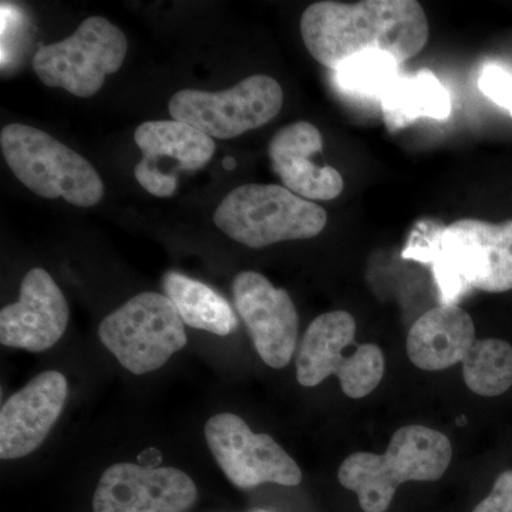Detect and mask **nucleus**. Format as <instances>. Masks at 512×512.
<instances>
[{
  "label": "nucleus",
  "mask_w": 512,
  "mask_h": 512,
  "mask_svg": "<svg viewBox=\"0 0 512 512\" xmlns=\"http://www.w3.org/2000/svg\"><path fill=\"white\" fill-rule=\"evenodd\" d=\"M301 35L313 59L336 70L349 57L373 50L406 62L424 49L430 30L414 0H325L303 12Z\"/></svg>",
  "instance_id": "f257e3e1"
},
{
  "label": "nucleus",
  "mask_w": 512,
  "mask_h": 512,
  "mask_svg": "<svg viewBox=\"0 0 512 512\" xmlns=\"http://www.w3.org/2000/svg\"><path fill=\"white\" fill-rule=\"evenodd\" d=\"M403 256L431 264L443 305H457L471 289L511 291L512 220L456 221L431 241L410 245Z\"/></svg>",
  "instance_id": "f03ea898"
},
{
  "label": "nucleus",
  "mask_w": 512,
  "mask_h": 512,
  "mask_svg": "<svg viewBox=\"0 0 512 512\" xmlns=\"http://www.w3.org/2000/svg\"><path fill=\"white\" fill-rule=\"evenodd\" d=\"M453 458L450 440L426 426H404L383 454H350L338 471L339 483L357 495L365 512H386L397 488L409 481H437Z\"/></svg>",
  "instance_id": "7ed1b4c3"
},
{
  "label": "nucleus",
  "mask_w": 512,
  "mask_h": 512,
  "mask_svg": "<svg viewBox=\"0 0 512 512\" xmlns=\"http://www.w3.org/2000/svg\"><path fill=\"white\" fill-rule=\"evenodd\" d=\"M0 147L15 177L39 197L82 208L103 198L104 184L93 165L39 128L9 124L0 133Z\"/></svg>",
  "instance_id": "20e7f679"
},
{
  "label": "nucleus",
  "mask_w": 512,
  "mask_h": 512,
  "mask_svg": "<svg viewBox=\"0 0 512 512\" xmlns=\"http://www.w3.org/2000/svg\"><path fill=\"white\" fill-rule=\"evenodd\" d=\"M214 222L229 238L259 249L316 237L325 229L328 214L281 185L247 184L221 201Z\"/></svg>",
  "instance_id": "39448f33"
},
{
  "label": "nucleus",
  "mask_w": 512,
  "mask_h": 512,
  "mask_svg": "<svg viewBox=\"0 0 512 512\" xmlns=\"http://www.w3.org/2000/svg\"><path fill=\"white\" fill-rule=\"evenodd\" d=\"M356 320L345 311L318 316L306 329L296 353V379L303 387H315L336 376L350 399L375 392L386 370L383 350L372 343L356 345Z\"/></svg>",
  "instance_id": "423d86ee"
},
{
  "label": "nucleus",
  "mask_w": 512,
  "mask_h": 512,
  "mask_svg": "<svg viewBox=\"0 0 512 512\" xmlns=\"http://www.w3.org/2000/svg\"><path fill=\"white\" fill-rule=\"evenodd\" d=\"M104 348L133 375L156 372L187 345L183 319L173 302L157 292H143L101 320Z\"/></svg>",
  "instance_id": "0eeeda50"
},
{
  "label": "nucleus",
  "mask_w": 512,
  "mask_h": 512,
  "mask_svg": "<svg viewBox=\"0 0 512 512\" xmlns=\"http://www.w3.org/2000/svg\"><path fill=\"white\" fill-rule=\"evenodd\" d=\"M127 50L123 30L106 18L92 16L67 39L40 47L33 70L46 86L86 99L100 92L107 74L120 70Z\"/></svg>",
  "instance_id": "6e6552de"
},
{
  "label": "nucleus",
  "mask_w": 512,
  "mask_h": 512,
  "mask_svg": "<svg viewBox=\"0 0 512 512\" xmlns=\"http://www.w3.org/2000/svg\"><path fill=\"white\" fill-rule=\"evenodd\" d=\"M282 104L281 84L265 74H254L224 92L181 90L171 97L168 110L175 121L211 138L229 140L274 120Z\"/></svg>",
  "instance_id": "1a4fd4ad"
},
{
  "label": "nucleus",
  "mask_w": 512,
  "mask_h": 512,
  "mask_svg": "<svg viewBox=\"0 0 512 512\" xmlns=\"http://www.w3.org/2000/svg\"><path fill=\"white\" fill-rule=\"evenodd\" d=\"M204 431L222 473L239 490L268 483L285 487L302 483L301 468L284 448L268 434L254 433L237 414H215Z\"/></svg>",
  "instance_id": "9d476101"
},
{
  "label": "nucleus",
  "mask_w": 512,
  "mask_h": 512,
  "mask_svg": "<svg viewBox=\"0 0 512 512\" xmlns=\"http://www.w3.org/2000/svg\"><path fill=\"white\" fill-rule=\"evenodd\" d=\"M197 500V485L178 468L117 463L100 477L93 512H188Z\"/></svg>",
  "instance_id": "9b49d317"
},
{
  "label": "nucleus",
  "mask_w": 512,
  "mask_h": 512,
  "mask_svg": "<svg viewBox=\"0 0 512 512\" xmlns=\"http://www.w3.org/2000/svg\"><path fill=\"white\" fill-rule=\"evenodd\" d=\"M235 308L265 365L284 369L298 346L299 316L289 293L264 275L239 272L232 282Z\"/></svg>",
  "instance_id": "f8f14e48"
},
{
  "label": "nucleus",
  "mask_w": 512,
  "mask_h": 512,
  "mask_svg": "<svg viewBox=\"0 0 512 512\" xmlns=\"http://www.w3.org/2000/svg\"><path fill=\"white\" fill-rule=\"evenodd\" d=\"M69 318V305L52 275L43 268L30 269L20 284L19 301L0 311V343L45 352L63 338Z\"/></svg>",
  "instance_id": "ddd939ff"
},
{
  "label": "nucleus",
  "mask_w": 512,
  "mask_h": 512,
  "mask_svg": "<svg viewBox=\"0 0 512 512\" xmlns=\"http://www.w3.org/2000/svg\"><path fill=\"white\" fill-rule=\"evenodd\" d=\"M69 384L60 372L33 377L0 410V458L18 460L42 446L66 404Z\"/></svg>",
  "instance_id": "4468645a"
},
{
  "label": "nucleus",
  "mask_w": 512,
  "mask_h": 512,
  "mask_svg": "<svg viewBox=\"0 0 512 512\" xmlns=\"http://www.w3.org/2000/svg\"><path fill=\"white\" fill-rule=\"evenodd\" d=\"M322 148V134L308 121L282 127L269 143L275 173L289 191L308 201L335 200L345 187L338 170L313 161Z\"/></svg>",
  "instance_id": "2eb2a0df"
},
{
  "label": "nucleus",
  "mask_w": 512,
  "mask_h": 512,
  "mask_svg": "<svg viewBox=\"0 0 512 512\" xmlns=\"http://www.w3.org/2000/svg\"><path fill=\"white\" fill-rule=\"evenodd\" d=\"M476 340L468 312L441 303L414 322L407 335V356L421 370L440 372L463 363Z\"/></svg>",
  "instance_id": "dca6fc26"
},
{
  "label": "nucleus",
  "mask_w": 512,
  "mask_h": 512,
  "mask_svg": "<svg viewBox=\"0 0 512 512\" xmlns=\"http://www.w3.org/2000/svg\"><path fill=\"white\" fill-rule=\"evenodd\" d=\"M134 141L143 160L137 167L158 170L163 161H174L177 171H197L214 157V140L197 128L175 120L146 121L137 127Z\"/></svg>",
  "instance_id": "f3484780"
},
{
  "label": "nucleus",
  "mask_w": 512,
  "mask_h": 512,
  "mask_svg": "<svg viewBox=\"0 0 512 512\" xmlns=\"http://www.w3.org/2000/svg\"><path fill=\"white\" fill-rule=\"evenodd\" d=\"M384 124L390 133L420 119L444 121L451 114V96L430 70L399 76L380 100Z\"/></svg>",
  "instance_id": "a211bd4d"
},
{
  "label": "nucleus",
  "mask_w": 512,
  "mask_h": 512,
  "mask_svg": "<svg viewBox=\"0 0 512 512\" xmlns=\"http://www.w3.org/2000/svg\"><path fill=\"white\" fill-rule=\"evenodd\" d=\"M163 288L184 325L217 336H228L238 329L234 309L210 286L170 271L164 275Z\"/></svg>",
  "instance_id": "6ab92c4d"
},
{
  "label": "nucleus",
  "mask_w": 512,
  "mask_h": 512,
  "mask_svg": "<svg viewBox=\"0 0 512 512\" xmlns=\"http://www.w3.org/2000/svg\"><path fill=\"white\" fill-rule=\"evenodd\" d=\"M468 389L478 396L495 397L512 386V346L501 339L476 340L463 362Z\"/></svg>",
  "instance_id": "aec40b11"
},
{
  "label": "nucleus",
  "mask_w": 512,
  "mask_h": 512,
  "mask_svg": "<svg viewBox=\"0 0 512 512\" xmlns=\"http://www.w3.org/2000/svg\"><path fill=\"white\" fill-rule=\"evenodd\" d=\"M399 64L389 53L379 50L359 53L335 70L336 83L343 92L382 100L399 79Z\"/></svg>",
  "instance_id": "412c9836"
},
{
  "label": "nucleus",
  "mask_w": 512,
  "mask_h": 512,
  "mask_svg": "<svg viewBox=\"0 0 512 512\" xmlns=\"http://www.w3.org/2000/svg\"><path fill=\"white\" fill-rule=\"evenodd\" d=\"M478 89L512 116V74L510 72L503 67L490 64L485 67L478 79Z\"/></svg>",
  "instance_id": "4be33fe9"
},
{
  "label": "nucleus",
  "mask_w": 512,
  "mask_h": 512,
  "mask_svg": "<svg viewBox=\"0 0 512 512\" xmlns=\"http://www.w3.org/2000/svg\"><path fill=\"white\" fill-rule=\"evenodd\" d=\"M473 512H512V470L498 476L490 495Z\"/></svg>",
  "instance_id": "5701e85b"
},
{
  "label": "nucleus",
  "mask_w": 512,
  "mask_h": 512,
  "mask_svg": "<svg viewBox=\"0 0 512 512\" xmlns=\"http://www.w3.org/2000/svg\"><path fill=\"white\" fill-rule=\"evenodd\" d=\"M237 167V161H235L234 157H225L224 160V168L227 171H232L234 168Z\"/></svg>",
  "instance_id": "b1692460"
}]
</instances>
